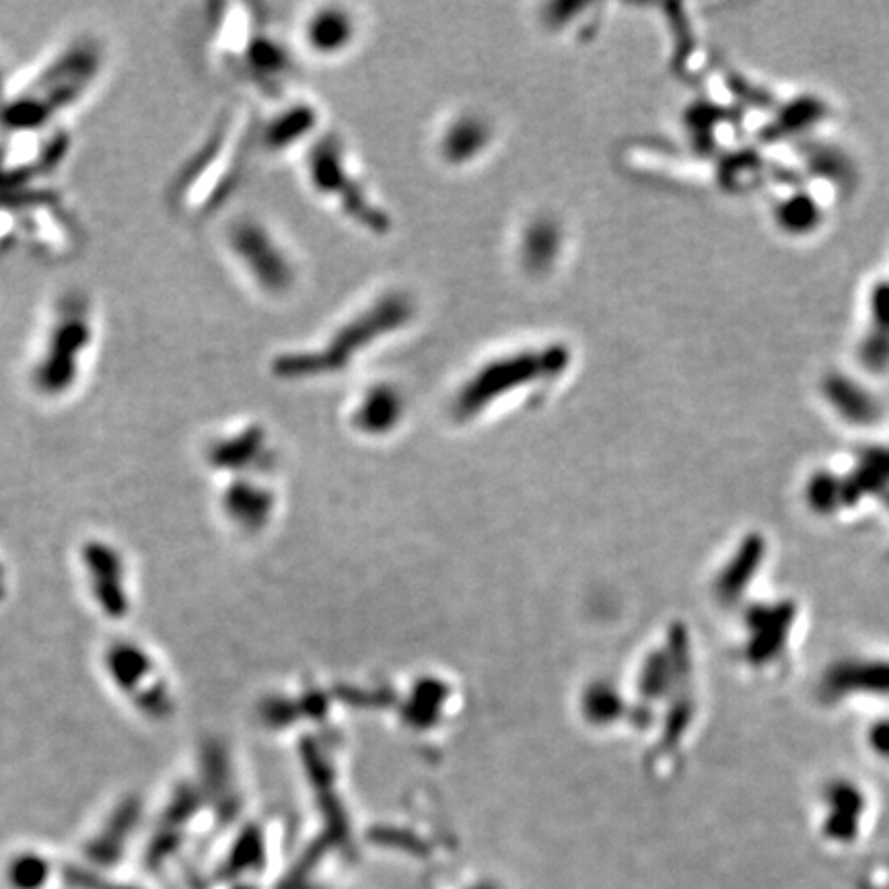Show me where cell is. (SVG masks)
I'll list each match as a JSON object with an SVG mask.
<instances>
[{
  "label": "cell",
  "mask_w": 889,
  "mask_h": 889,
  "mask_svg": "<svg viewBox=\"0 0 889 889\" xmlns=\"http://www.w3.org/2000/svg\"><path fill=\"white\" fill-rule=\"evenodd\" d=\"M97 344L95 303L83 291H64L52 303L31 348L25 371L29 389L46 402L68 398L87 379Z\"/></svg>",
  "instance_id": "1"
},
{
  "label": "cell",
  "mask_w": 889,
  "mask_h": 889,
  "mask_svg": "<svg viewBox=\"0 0 889 889\" xmlns=\"http://www.w3.org/2000/svg\"><path fill=\"white\" fill-rule=\"evenodd\" d=\"M81 556L89 573L93 597L101 610L112 618H122L126 614V597L118 552L105 542H87Z\"/></svg>",
  "instance_id": "2"
},
{
  "label": "cell",
  "mask_w": 889,
  "mask_h": 889,
  "mask_svg": "<svg viewBox=\"0 0 889 889\" xmlns=\"http://www.w3.org/2000/svg\"><path fill=\"white\" fill-rule=\"evenodd\" d=\"M346 17L336 15V13L315 15L307 25V44L315 52H324V54L336 52L344 44L348 46L354 29H352V21Z\"/></svg>",
  "instance_id": "3"
},
{
  "label": "cell",
  "mask_w": 889,
  "mask_h": 889,
  "mask_svg": "<svg viewBox=\"0 0 889 889\" xmlns=\"http://www.w3.org/2000/svg\"><path fill=\"white\" fill-rule=\"evenodd\" d=\"M0 579H3V566H0Z\"/></svg>",
  "instance_id": "4"
}]
</instances>
